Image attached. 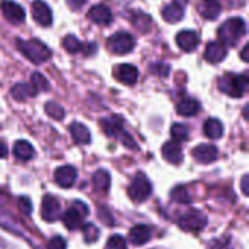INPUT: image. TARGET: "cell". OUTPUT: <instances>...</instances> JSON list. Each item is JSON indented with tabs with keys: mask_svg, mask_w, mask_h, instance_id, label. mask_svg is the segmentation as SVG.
<instances>
[{
	"mask_svg": "<svg viewBox=\"0 0 249 249\" xmlns=\"http://www.w3.org/2000/svg\"><path fill=\"white\" fill-rule=\"evenodd\" d=\"M13 155L16 159L19 160H31L35 156V149L32 147V144L26 140H18L13 146Z\"/></svg>",
	"mask_w": 249,
	"mask_h": 249,
	"instance_id": "obj_22",
	"label": "cell"
},
{
	"mask_svg": "<svg viewBox=\"0 0 249 249\" xmlns=\"http://www.w3.org/2000/svg\"><path fill=\"white\" fill-rule=\"evenodd\" d=\"M10 93H12V96L16 101H25V99L32 98V96L36 95L35 89L31 85H26V83H19V85L13 86L12 90H10Z\"/></svg>",
	"mask_w": 249,
	"mask_h": 249,
	"instance_id": "obj_28",
	"label": "cell"
},
{
	"mask_svg": "<svg viewBox=\"0 0 249 249\" xmlns=\"http://www.w3.org/2000/svg\"><path fill=\"white\" fill-rule=\"evenodd\" d=\"M45 112H47V115H50L51 118H54L57 121H60V120L64 118V109H63V107H60L55 102H47L45 104Z\"/></svg>",
	"mask_w": 249,
	"mask_h": 249,
	"instance_id": "obj_33",
	"label": "cell"
},
{
	"mask_svg": "<svg viewBox=\"0 0 249 249\" xmlns=\"http://www.w3.org/2000/svg\"><path fill=\"white\" fill-rule=\"evenodd\" d=\"M171 198H172L175 203H179V204H190V203H191V196H190V193L187 191V188L182 187V185L175 187V188L171 191Z\"/></svg>",
	"mask_w": 249,
	"mask_h": 249,
	"instance_id": "obj_30",
	"label": "cell"
},
{
	"mask_svg": "<svg viewBox=\"0 0 249 249\" xmlns=\"http://www.w3.org/2000/svg\"><path fill=\"white\" fill-rule=\"evenodd\" d=\"M63 47L67 53L70 54H74V53H79L82 48H83V44L80 42L79 38H76L74 35H67L64 39H63Z\"/></svg>",
	"mask_w": 249,
	"mask_h": 249,
	"instance_id": "obj_31",
	"label": "cell"
},
{
	"mask_svg": "<svg viewBox=\"0 0 249 249\" xmlns=\"http://www.w3.org/2000/svg\"><path fill=\"white\" fill-rule=\"evenodd\" d=\"M66 3L71 10H80L85 6L86 0H66Z\"/></svg>",
	"mask_w": 249,
	"mask_h": 249,
	"instance_id": "obj_41",
	"label": "cell"
},
{
	"mask_svg": "<svg viewBox=\"0 0 249 249\" xmlns=\"http://www.w3.org/2000/svg\"><path fill=\"white\" fill-rule=\"evenodd\" d=\"M88 213H89V209L85 203L74 201V204L63 213L61 220L69 231H74L83 226V220L88 216Z\"/></svg>",
	"mask_w": 249,
	"mask_h": 249,
	"instance_id": "obj_5",
	"label": "cell"
},
{
	"mask_svg": "<svg viewBox=\"0 0 249 249\" xmlns=\"http://www.w3.org/2000/svg\"><path fill=\"white\" fill-rule=\"evenodd\" d=\"M0 228L12 232V233H16V235H23L18 220L12 216L10 212H7L3 206H0Z\"/></svg>",
	"mask_w": 249,
	"mask_h": 249,
	"instance_id": "obj_21",
	"label": "cell"
},
{
	"mask_svg": "<svg viewBox=\"0 0 249 249\" xmlns=\"http://www.w3.org/2000/svg\"><path fill=\"white\" fill-rule=\"evenodd\" d=\"M61 214V206L53 196H45L41 203V217L45 222H55Z\"/></svg>",
	"mask_w": 249,
	"mask_h": 249,
	"instance_id": "obj_9",
	"label": "cell"
},
{
	"mask_svg": "<svg viewBox=\"0 0 249 249\" xmlns=\"http://www.w3.org/2000/svg\"><path fill=\"white\" fill-rule=\"evenodd\" d=\"M198 12L206 19H216L222 12V4L219 0H200Z\"/></svg>",
	"mask_w": 249,
	"mask_h": 249,
	"instance_id": "obj_20",
	"label": "cell"
},
{
	"mask_svg": "<svg viewBox=\"0 0 249 249\" xmlns=\"http://www.w3.org/2000/svg\"><path fill=\"white\" fill-rule=\"evenodd\" d=\"M101 219H102V222L105 223V225H108V226H112L114 225V220H112V217H111V213L109 212H107V210H101Z\"/></svg>",
	"mask_w": 249,
	"mask_h": 249,
	"instance_id": "obj_42",
	"label": "cell"
},
{
	"mask_svg": "<svg viewBox=\"0 0 249 249\" xmlns=\"http://www.w3.org/2000/svg\"><path fill=\"white\" fill-rule=\"evenodd\" d=\"M244 117H245V120H248V105L244 108Z\"/></svg>",
	"mask_w": 249,
	"mask_h": 249,
	"instance_id": "obj_47",
	"label": "cell"
},
{
	"mask_svg": "<svg viewBox=\"0 0 249 249\" xmlns=\"http://www.w3.org/2000/svg\"><path fill=\"white\" fill-rule=\"evenodd\" d=\"M193 156L197 162L200 163H212L219 158V149L214 144H198L197 147L193 149Z\"/></svg>",
	"mask_w": 249,
	"mask_h": 249,
	"instance_id": "obj_11",
	"label": "cell"
},
{
	"mask_svg": "<svg viewBox=\"0 0 249 249\" xmlns=\"http://www.w3.org/2000/svg\"><path fill=\"white\" fill-rule=\"evenodd\" d=\"M162 156L172 165H179L182 162V149L177 142H166L162 146Z\"/></svg>",
	"mask_w": 249,
	"mask_h": 249,
	"instance_id": "obj_17",
	"label": "cell"
},
{
	"mask_svg": "<svg viewBox=\"0 0 249 249\" xmlns=\"http://www.w3.org/2000/svg\"><path fill=\"white\" fill-rule=\"evenodd\" d=\"M107 249H127L125 239L121 235H112L107 242Z\"/></svg>",
	"mask_w": 249,
	"mask_h": 249,
	"instance_id": "obj_36",
	"label": "cell"
},
{
	"mask_svg": "<svg viewBox=\"0 0 249 249\" xmlns=\"http://www.w3.org/2000/svg\"><path fill=\"white\" fill-rule=\"evenodd\" d=\"M177 111H178V114L182 115V117H193V115L198 114V111H200V104H198V101H196V99H193V98H185V99H182V101L178 104Z\"/></svg>",
	"mask_w": 249,
	"mask_h": 249,
	"instance_id": "obj_25",
	"label": "cell"
},
{
	"mask_svg": "<svg viewBox=\"0 0 249 249\" xmlns=\"http://www.w3.org/2000/svg\"><path fill=\"white\" fill-rule=\"evenodd\" d=\"M127 193L134 203H143L152 194V184L144 174H137L131 181V184L128 185Z\"/></svg>",
	"mask_w": 249,
	"mask_h": 249,
	"instance_id": "obj_7",
	"label": "cell"
},
{
	"mask_svg": "<svg viewBox=\"0 0 249 249\" xmlns=\"http://www.w3.org/2000/svg\"><path fill=\"white\" fill-rule=\"evenodd\" d=\"M31 86L35 89V92H42V90H47L50 86H48V82L45 80V77L41 74V73H34L32 77H31Z\"/></svg>",
	"mask_w": 249,
	"mask_h": 249,
	"instance_id": "obj_35",
	"label": "cell"
},
{
	"mask_svg": "<svg viewBox=\"0 0 249 249\" xmlns=\"http://www.w3.org/2000/svg\"><path fill=\"white\" fill-rule=\"evenodd\" d=\"M47 248L48 249H66L67 248V242L61 238V236H54L50 242H48V245H47Z\"/></svg>",
	"mask_w": 249,
	"mask_h": 249,
	"instance_id": "obj_39",
	"label": "cell"
},
{
	"mask_svg": "<svg viewBox=\"0 0 249 249\" xmlns=\"http://www.w3.org/2000/svg\"><path fill=\"white\" fill-rule=\"evenodd\" d=\"M210 249H232V244L229 238L214 239L210 242Z\"/></svg>",
	"mask_w": 249,
	"mask_h": 249,
	"instance_id": "obj_38",
	"label": "cell"
},
{
	"mask_svg": "<svg viewBox=\"0 0 249 249\" xmlns=\"http://www.w3.org/2000/svg\"><path fill=\"white\" fill-rule=\"evenodd\" d=\"M7 155V146H6V143L4 142H1L0 140V159L1 158H4Z\"/></svg>",
	"mask_w": 249,
	"mask_h": 249,
	"instance_id": "obj_44",
	"label": "cell"
},
{
	"mask_svg": "<svg viewBox=\"0 0 249 249\" xmlns=\"http://www.w3.org/2000/svg\"><path fill=\"white\" fill-rule=\"evenodd\" d=\"M219 39L223 45L235 47L247 34V23L242 18H231L223 22L217 31Z\"/></svg>",
	"mask_w": 249,
	"mask_h": 249,
	"instance_id": "obj_1",
	"label": "cell"
},
{
	"mask_svg": "<svg viewBox=\"0 0 249 249\" xmlns=\"http://www.w3.org/2000/svg\"><path fill=\"white\" fill-rule=\"evenodd\" d=\"M18 206H19V210L23 213V214H31L32 212V203L28 197H19L18 198Z\"/></svg>",
	"mask_w": 249,
	"mask_h": 249,
	"instance_id": "obj_37",
	"label": "cell"
},
{
	"mask_svg": "<svg viewBox=\"0 0 249 249\" xmlns=\"http://www.w3.org/2000/svg\"><path fill=\"white\" fill-rule=\"evenodd\" d=\"M70 133H71V139L77 144H88L90 142V133L82 123L70 124Z\"/></svg>",
	"mask_w": 249,
	"mask_h": 249,
	"instance_id": "obj_24",
	"label": "cell"
},
{
	"mask_svg": "<svg viewBox=\"0 0 249 249\" xmlns=\"http://www.w3.org/2000/svg\"><path fill=\"white\" fill-rule=\"evenodd\" d=\"M115 76L124 85H134L139 79V70L133 64H121L117 67Z\"/></svg>",
	"mask_w": 249,
	"mask_h": 249,
	"instance_id": "obj_19",
	"label": "cell"
},
{
	"mask_svg": "<svg viewBox=\"0 0 249 249\" xmlns=\"http://www.w3.org/2000/svg\"><path fill=\"white\" fill-rule=\"evenodd\" d=\"M171 136L177 143L185 142L188 139V128L184 124H174L171 128Z\"/></svg>",
	"mask_w": 249,
	"mask_h": 249,
	"instance_id": "obj_32",
	"label": "cell"
},
{
	"mask_svg": "<svg viewBox=\"0 0 249 249\" xmlns=\"http://www.w3.org/2000/svg\"><path fill=\"white\" fill-rule=\"evenodd\" d=\"M175 3L179 4V6H185L188 3V0H175Z\"/></svg>",
	"mask_w": 249,
	"mask_h": 249,
	"instance_id": "obj_46",
	"label": "cell"
},
{
	"mask_svg": "<svg viewBox=\"0 0 249 249\" xmlns=\"http://www.w3.org/2000/svg\"><path fill=\"white\" fill-rule=\"evenodd\" d=\"M131 23L142 32H147L150 25H152V18L146 13H142V12H136L133 16H131Z\"/></svg>",
	"mask_w": 249,
	"mask_h": 249,
	"instance_id": "obj_29",
	"label": "cell"
},
{
	"mask_svg": "<svg viewBox=\"0 0 249 249\" xmlns=\"http://www.w3.org/2000/svg\"><path fill=\"white\" fill-rule=\"evenodd\" d=\"M134 44H136L134 38L127 32H117L112 36H109V39L107 41L108 50L120 55L128 54L134 48Z\"/></svg>",
	"mask_w": 249,
	"mask_h": 249,
	"instance_id": "obj_8",
	"label": "cell"
},
{
	"mask_svg": "<svg viewBox=\"0 0 249 249\" xmlns=\"http://www.w3.org/2000/svg\"><path fill=\"white\" fill-rule=\"evenodd\" d=\"M82 231H83V236H85L86 244H93L98 239V236H99V231H98V228L93 223L83 225Z\"/></svg>",
	"mask_w": 249,
	"mask_h": 249,
	"instance_id": "obj_34",
	"label": "cell"
},
{
	"mask_svg": "<svg viewBox=\"0 0 249 249\" xmlns=\"http://www.w3.org/2000/svg\"><path fill=\"white\" fill-rule=\"evenodd\" d=\"M76 178H77V171L71 165L60 166L54 172V181L61 188H70V187H73V184L76 182Z\"/></svg>",
	"mask_w": 249,
	"mask_h": 249,
	"instance_id": "obj_10",
	"label": "cell"
},
{
	"mask_svg": "<svg viewBox=\"0 0 249 249\" xmlns=\"http://www.w3.org/2000/svg\"><path fill=\"white\" fill-rule=\"evenodd\" d=\"M92 184H93V188L96 193H102L105 194L108 190H109V185H111V177L109 174L105 171V169H98L93 177H92Z\"/></svg>",
	"mask_w": 249,
	"mask_h": 249,
	"instance_id": "obj_23",
	"label": "cell"
},
{
	"mask_svg": "<svg viewBox=\"0 0 249 249\" xmlns=\"http://www.w3.org/2000/svg\"><path fill=\"white\" fill-rule=\"evenodd\" d=\"M32 18L35 19L36 23H39L41 26H50L53 22V13L51 9L48 7V4L42 0H35L32 3Z\"/></svg>",
	"mask_w": 249,
	"mask_h": 249,
	"instance_id": "obj_12",
	"label": "cell"
},
{
	"mask_svg": "<svg viewBox=\"0 0 249 249\" xmlns=\"http://www.w3.org/2000/svg\"><path fill=\"white\" fill-rule=\"evenodd\" d=\"M198 42H200V36L194 31H181L177 35V44L185 53L194 51L197 48Z\"/></svg>",
	"mask_w": 249,
	"mask_h": 249,
	"instance_id": "obj_15",
	"label": "cell"
},
{
	"mask_svg": "<svg viewBox=\"0 0 249 249\" xmlns=\"http://www.w3.org/2000/svg\"><path fill=\"white\" fill-rule=\"evenodd\" d=\"M248 50H249V45L247 44V45L242 48V53H241V57H242V60H244V61H248Z\"/></svg>",
	"mask_w": 249,
	"mask_h": 249,
	"instance_id": "obj_45",
	"label": "cell"
},
{
	"mask_svg": "<svg viewBox=\"0 0 249 249\" xmlns=\"http://www.w3.org/2000/svg\"><path fill=\"white\" fill-rule=\"evenodd\" d=\"M101 128L104 130V133L108 136V137H115L118 139L125 147L128 149H137L133 137L124 130L123 127V120L117 115L114 117H109V118H102L101 120Z\"/></svg>",
	"mask_w": 249,
	"mask_h": 249,
	"instance_id": "obj_3",
	"label": "cell"
},
{
	"mask_svg": "<svg viewBox=\"0 0 249 249\" xmlns=\"http://www.w3.org/2000/svg\"><path fill=\"white\" fill-rule=\"evenodd\" d=\"M16 45L19 51L34 64H42L51 57V50L39 39H18Z\"/></svg>",
	"mask_w": 249,
	"mask_h": 249,
	"instance_id": "obj_2",
	"label": "cell"
},
{
	"mask_svg": "<svg viewBox=\"0 0 249 249\" xmlns=\"http://www.w3.org/2000/svg\"><path fill=\"white\" fill-rule=\"evenodd\" d=\"M0 7H1L3 16L12 23H19L25 19V10L22 9L20 4H18L15 1L4 0V1H1Z\"/></svg>",
	"mask_w": 249,
	"mask_h": 249,
	"instance_id": "obj_13",
	"label": "cell"
},
{
	"mask_svg": "<svg viewBox=\"0 0 249 249\" xmlns=\"http://www.w3.org/2000/svg\"><path fill=\"white\" fill-rule=\"evenodd\" d=\"M152 71L159 74V76H168L169 73V66L163 64V63H158V64H153L152 66Z\"/></svg>",
	"mask_w": 249,
	"mask_h": 249,
	"instance_id": "obj_40",
	"label": "cell"
},
{
	"mask_svg": "<svg viewBox=\"0 0 249 249\" xmlns=\"http://www.w3.org/2000/svg\"><path fill=\"white\" fill-rule=\"evenodd\" d=\"M152 238V229L146 225H137L128 232V241L134 247H142L147 244Z\"/></svg>",
	"mask_w": 249,
	"mask_h": 249,
	"instance_id": "obj_16",
	"label": "cell"
},
{
	"mask_svg": "<svg viewBox=\"0 0 249 249\" xmlns=\"http://www.w3.org/2000/svg\"><path fill=\"white\" fill-rule=\"evenodd\" d=\"M249 80L247 74H232V73H228L225 76H222L219 79V89L232 96V98H241L245 95L247 89H248Z\"/></svg>",
	"mask_w": 249,
	"mask_h": 249,
	"instance_id": "obj_4",
	"label": "cell"
},
{
	"mask_svg": "<svg viewBox=\"0 0 249 249\" xmlns=\"http://www.w3.org/2000/svg\"><path fill=\"white\" fill-rule=\"evenodd\" d=\"M178 225L182 231L187 232H200L206 228L207 225V217L203 212L191 209L188 212L181 213L178 217Z\"/></svg>",
	"mask_w": 249,
	"mask_h": 249,
	"instance_id": "obj_6",
	"label": "cell"
},
{
	"mask_svg": "<svg viewBox=\"0 0 249 249\" xmlns=\"http://www.w3.org/2000/svg\"><path fill=\"white\" fill-rule=\"evenodd\" d=\"M89 19L98 25H109L112 22V12L105 4H95L88 13Z\"/></svg>",
	"mask_w": 249,
	"mask_h": 249,
	"instance_id": "obj_14",
	"label": "cell"
},
{
	"mask_svg": "<svg viewBox=\"0 0 249 249\" xmlns=\"http://www.w3.org/2000/svg\"><path fill=\"white\" fill-rule=\"evenodd\" d=\"M204 57L209 63L212 64H216V63H220L225 60L226 57V47L220 42H209L207 47H206V53H204Z\"/></svg>",
	"mask_w": 249,
	"mask_h": 249,
	"instance_id": "obj_18",
	"label": "cell"
},
{
	"mask_svg": "<svg viewBox=\"0 0 249 249\" xmlns=\"http://www.w3.org/2000/svg\"><path fill=\"white\" fill-rule=\"evenodd\" d=\"M241 187H242V193H244L245 196H248L249 194V177L248 175H244V177H242Z\"/></svg>",
	"mask_w": 249,
	"mask_h": 249,
	"instance_id": "obj_43",
	"label": "cell"
},
{
	"mask_svg": "<svg viewBox=\"0 0 249 249\" xmlns=\"http://www.w3.org/2000/svg\"><path fill=\"white\" fill-rule=\"evenodd\" d=\"M182 16H184V7L177 3H171V4L165 6L162 10V18L169 23H175V22L181 20Z\"/></svg>",
	"mask_w": 249,
	"mask_h": 249,
	"instance_id": "obj_26",
	"label": "cell"
},
{
	"mask_svg": "<svg viewBox=\"0 0 249 249\" xmlns=\"http://www.w3.org/2000/svg\"><path fill=\"white\" fill-rule=\"evenodd\" d=\"M204 133L209 139H220L223 136V124L217 118H209L204 124Z\"/></svg>",
	"mask_w": 249,
	"mask_h": 249,
	"instance_id": "obj_27",
	"label": "cell"
}]
</instances>
